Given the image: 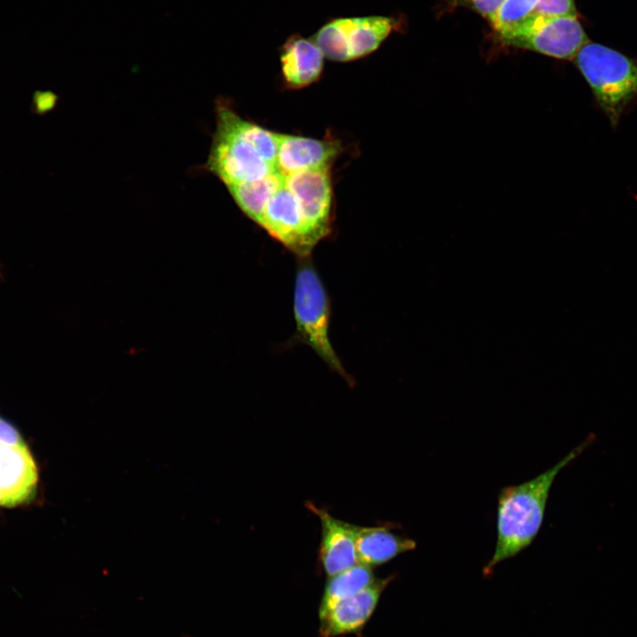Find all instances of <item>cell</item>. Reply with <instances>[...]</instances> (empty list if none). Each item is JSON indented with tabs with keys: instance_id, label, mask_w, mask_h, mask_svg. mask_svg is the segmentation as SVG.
<instances>
[{
	"instance_id": "cell-11",
	"label": "cell",
	"mask_w": 637,
	"mask_h": 637,
	"mask_svg": "<svg viewBox=\"0 0 637 637\" xmlns=\"http://www.w3.org/2000/svg\"><path fill=\"white\" fill-rule=\"evenodd\" d=\"M306 506L320 520L319 559L325 572L330 577L358 564L356 549L357 526L333 517L312 503H307Z\"/></svg>"
},
{
	"instance_id": "cell-5",
	"label": "cell",
	"mask_w": 637,
	"mask_h": 637,
	"mask_svg": "<svg viewBox=\"0 0 637 637\" xmlns=\"http://www.w3.org/2000/svg\"><path fill=\"white\" fill-rule=\"evenodd\" d=\"M294 315L296 339L309 345L332 370L350 381L330 343L329 300L319 276L310 262H303L296 272Z\"/></svg>"
},
{
	"instance_id": "cell-14",
	"label": "cell",
	"mask_w": 637,
	"mask_h": 637,
	"mask_svg": "<svg viewBox=\"0 0 637 637\" xmlns=\"http://www.w3.org/2000/svg\"><path fill=\"white\" fill-rule=\"evenodd\" d=\"M416 546L414 540L397 534L385 526H357L356 549L359 564L378 566L415 549Z\"/></svg>"
},
{
	"instance_id": "cell-9",
	"label": "cell",
	"mask_w": 637,
	"mask_h": 637,
	"mask_svg": "<svg viewBox=\"0 0 637 637\" xmlns=\"http://www.w3.org/2000/svg\"><path fill=\"white\" fill-rule=\"evenodd\" d=\"M259 226L286 248L303 258L311 254L314 247L298 203L285 181L269 200Z\"/></svg>"
},
{
	"instance_id": "cell-16",
	"label": "cell",
	"mask_w": 637,
	"mask_h": 637,
	"mask_svg": "<svg viewBox=\"0 0 637 637\" xmlns=\"http://www.w3.org/2000/svg\"><path fill=\"white\" fill-rule=\"evenodd\" d=\"M376 579L372 567L359 563L330 576L325 587L319 613L327 610L337 602L356 595L373 584Z\"/></svg>"
},
{
	"instance_id": "cell-12",
	"label": "cell",
	"mask_w": 637,
	"mask_h": 637,
	"mask_svg": "<svg viewBox=\"0 0 637 637\" xmlns=\"http://www.w3.org/2000/svg\"><path fill=\"white\" fill-rule=\"evenodd\" d=\"M279 58L281 78L288 88H305L322 75L325 56L311 36L289 35L279 48Z\"/></svg>"
},
{
	"instance_id": "cell-1",
	"label": "cell",
	"mask_w": 637,
	"mask_h": 637,
	"mask_svg": "<svg viewBox=\"0 0 637 637\" xmlns=\"http://www.w3.org/2000/svg\"><path fill=\"white\" fill-rule=\"evenodd\" d=\"M589 442V439L586 440L533 479L500 490L496 510V542L494 553L484 567V575H490L499 563L515 556L533 541L542 525L549 491L556 475Z\"/></svg>"
},
{
	"instance_id": "cell-4",
	"label": "cell",
	"mask_w": 637,
	"mask_h": 637,
	"mask_svg": "<svg viewBox=\"0 0 637 637\" xmlns=\"http://www.w3.org/2000/svg\"><path fill=\"white\" fill-rule=\"evenodd\" d=\"M401 28L402 20L394 16H339L326 20L311 37L326 58L345 63L368 57Z\"/></svg>"
},
{
	"instance_id": "cell-8",
	"label": "cell",
	"mask_w": 637,
	"mask_h": 637,
	"mask_svg": "<svg viewBox=\"0 0 637 637\" xmlns=\"http://www.w3.org/2000/svg\"><path fill=\"white\" fill-rule=\"evenodd\" d=\"M330 170L331 165L284 176L285 185L298 203L314 246L331 228L333 189Z\"/></svg>"
},
{
	"instance_id": "cell-18",
	"label": "cell",
	"mask_w": 637,
	"mask_h": 637,
	"mask_svg": "<svg viewBox=\"0 0 637 637\" xmlns=\"http://www.w3.org/2000/svg\"><path fill=\"white\" fill-rule=\"evenodd\" d=\"M538 2L539 0H506L494 27L499 37L507 36L520 28L526 22Z\"/></svg>"
},
{
	"instance_id": "cell-3",
	"label": "cell",
	"mask_w": 637,
	"mask_h": 637,
	"mask_svg": "<svg viewBox=\"0 0 637 637\" xmlns=\"http://www.w3.org/2000/svg\"><path fill=\"white\" fill-rule=\"evenodd\" d=\"M237 113L223 100L216 104V129L205 169L226 187L264 178L274 172L243 137L236 124Z\"/></svg>"
},
{
	"instance_id": "cell-19",
	"label": "cell",
	"mask_w": 637,
	"mask_h": 637,
	"mask_svg": "<svg viewBox=\"0 0 637 637\" xmlns=\"http://www.w3.org/2000/svg\"><path fill=\"white\" fill-rule=\"evenodd\" d=\"M564 16H577L573 0H539L526 22L518 30L537 21Z\"/></svg>"
},
{
	"instance_id": "cell-2",
	"label": "cell",
	"mask_w": 637,
	"mask_h": 637,
	"mask_svg": "<svg viewBox=\"0 0 637 637\" xmlns=\"http://www.w3.org/2000/svg\"><path fill=\"white\" fill-rule=\"evenodd\" d=\"M574 63L611 127H617L625 109L637 98V59L588 42Z\"/></svg>"
},
{
	"instance_id": "cell-13",
	"label": "cell",
	"mask_w": 637,
	"mask_h": 637,
	"mask_svg": "<svg viewBox=\"0 0 637 637\" xmlns=\"http://www.w3.org/2000/svg\"><path fill=\"white\" fill-rule=\"evenodd\" d=\"M276 171L287 176L295 173L329 166L340 153V143L331 139H314L279 134Z\"/></svg>"
},
{
	"instance_id": "cell-6",
	"label": "cell",
	"mask_w": 637,
	"mask_h": 637,
	"mask_svg": "<svg viewBox=\"0 0 637 637\" xmlns=\"http://www.w3.org/2000/svg\"><path fill=\"white\" fill-rule=\"evenodd\" d=\"M39 469L19 429L0 416V507L27 504L36 495Z\"/></svg>"
},
{
	"instance_id": "cell-20",
	"label": "cell",
	"mask_w": 637,
	"mask_h": 637,
	"mask_svg": "<svg viewBox=\"0 0 637 637\" xmlns=\"http://www.w3.org/2000/svg\"><path fill=\"white\" fill-rule=\"evenodd\" d=\"M506 0H455V5L472 9L495 27L499 12Z\"/></svg>"
},
{
	"instance_id": "cell-17",
	"label": "cell",
	"mask_w": 637,
	"mask_h": 637,
	"mask_svg": "<svg viewBox=\"0 0 637 637\" xmlns=\"http://www.w3.org/2000/svg\"><path fill=\"white\" fill-rule=\"evenodd\" d=\"M236 124L243 137L267 163L275 167L279 134L246 120L238 114L236 117Z\"/></svg>"
},
{
	"instance_id": "cell-15",
	"label": "cell",
	"mask_w": 637,
	"mask_h": 637,
	"mask_svg": "<svg viewBox=\"0 0 637 637\" xmlns=\"http://www.w3.org/2000/svg\"><path fill=\"white\" fill-rule=\"evenodd\" d=\"M283 181L284 176L274 172L264 178L226 188L241 211L259 225L269 200Z\"/></svg>"
},
{
	"instance_id": "cell-7",
	"label": "cell",
	"mask_w": 637,
	"mask_h": 637,
	"mask_svg": "<svg viewBox=\"0 0 637 637\" xmlns=\"http://www.w3.org/2000/svg\"><path fill=\"white\" fill-rule=\"evenodd\" d=\"M507 46L534 51L557 59H574L589 42L577 16L547 19L500 38Z\"/></svg>"
},
{
	"instance_id": "cell-10",
	"label": "cell",
	"mask_w": 637,
	"mask_h": 637,
	"mask_svg": "<svg viewBox=\"0 0 637 637\" xmlns=\"http://www.w3.org/2000/svg\"><path fill=\"white\" fill-rule=\"evenodd\" d=\"M390 580L391 577L377 579L365 590L337 602L327 610L319 613L321 635L336 637L360 631L372 615Z\"/></svg>"
}]
</instances>
